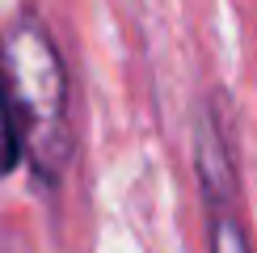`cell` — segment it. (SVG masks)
<instances>
[{
    "label": "cell",
    "instance_id": "1",
    "mask_svg": "<svg viewBox=\"0 0 257 253\" xmlns=\"http://www.w3.org/2000/svg\"><path fill=\"white\" fill-rule=\"evenodd\" d=\"M0 72L17 114L21 156L38 173V182H59L72 156L68 122V72L59 47L34 13H21L0 38Z\"/></svg>",
    "mask_w": 257,
    "mask_h": 253
},
{
    "label": "cell",
    "instance_id": "2",
    "mask_svg": "<svg viewBox=\"0 0 257 253\" xmlns=\"http://www.w3.org/2000/svg\"><path fill=\"white\" fill-rule=\"evenodd\" d=\"M207 211H211V253H253L249 232L236 215V203L207 207Z\"/></svg>",
    "mask_w": 257,
    "mask_h": 253
},
{
    "label": "cell",
    "instance_id": "3",
    "mask_svg": "<svg viewBox=\"0 0 257 253\" xmlns=\"http://www.w3.org/2000/svg\"><path fill=\"white\" fill-rule=\"evenodd\" d=\"M17 165H21V131H17V114L5 89V72H0V182L9 173H17Z\"/></svg>",
    "mask_w": 257,
    "mask_h": 253
}]
</instances>
